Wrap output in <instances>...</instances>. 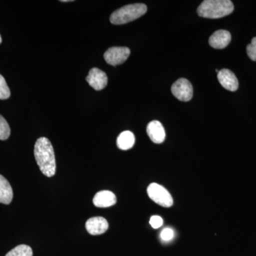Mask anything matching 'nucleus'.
<instances>
[{
	"label": "nucleus",
	"instance_id": "5",
	"mask_svg": "<svg viewBox=\"0 0 256 256\" xmlns=\"http://www.w3.org/2000/svg\"><path fill=\"white\" fill-rule=\"evenodd\" d=\"M172 92L178 100L188 102L193 96V87L188 79L180 78L173 84Z\"/></svg>",
	"mask_w": 256,
	"mask_h": 256
},
{
	"label": "nucleus",
	"instance_id": "20",
	"mask_svg": "<svg viewBox=\"0 0 256 256\" xmlns=\"http://www.w3.org/2000/svg\"><path fill=\"white\" fill-rule=\"evenodd\" d=\"M150 224L153 228H159L163 224V220L160 216H152L150 220Z\"/></svg>",
	"mask_w": 256,
	"mask_h": 256
},
{
	"label": "nucleus",
	"instance_id": "10",
	"mask_svg": "<svg viewBox=\"0 0 256 256\" xmlns=\"http://www.w3.org/2000/svg\"><path fill=\"white\" fill-rule=\"evenodd\" d=\"M146 132L151 140L156 144H161L166 138L164 128L161 122L158 120L152 121L148 124Z\"/></svg>",
	"mask_w": 256,
	"mask_h": 256
},
{
	"label": "nucleus",
	"instance_id": "21",
	"mask_svg": "<svg viewBox=\"0 0 256 256\" xmlns=\"http://www.w3.org/2000/svg\"><path fill=\"white\" fill-rule=\"evenodd\" d=\"M2 43V37H1V35H0V44Z\"/></svg>",
	"mask_w": 256,
	"mask_h": 256
},
{
	"label": "nucleus",
	"instance_id": "11",
	"mask_svg": "<svg viewBox=\"0 0 256 256\" xmlns=\"http://www.w3.org/2000/svg\"><path fill=\"white\" fill-rule=\"evenodd\" d=\"M232 40V35L226 30H218L210 36L208 43L210 46L217 50L226 48Z\"/></svg>",
	"mask_w": 256,
	"mask_h": 256
},
{
	"label": "nucleus",
	"instance_id": "14",
	"mask_svg": "<svg viewBox=\"0 0 256 256\" xmlns=\"http://www.w3.org/2000/svg\"><path fill=\"white\" fill-rule=\"evenodd\" d=\"M136 138L130 131H124L120 134L117 139V146L122 150H128L134 146Z\"/></svg>",
	"mask_w": 256,
	"mask_h": 256
},
{
	"label": "nucleus",
	"instance_id": "4",
	"mask_svg": "<svg viewBox=\"0 0 256 256\" xmlns=\"http://www.w3.org/2000/svg\"><path fill=\"white\" fill-rule=\"evenodd\" d=\"M148 194L153 202L165 208L173 205V198L169 192L156 183H152L148 186Z\"/></svg>",
	"mask_w": 256,
	"mask_h": 256
},
{
	"label": "nucleus",
	"instance_id": "8",
	"mask_svg": "<svg viewBox=\"0 0 256 256\" xmlns=\"http://www.w3.org/2000/svg\"><path fill=\"white\" fill-rule=\"evenodd\" d=\"M108 223L104 217L96 216L89 218L86 224V228L90 235H100L107 232Z\"/></svg>",
	"mask_w": 256,
	"mask_h": 256
},
{
	"label": "nucleus",
	"instance_id": "9",
	"mask_svg": "<svg viewBox=\"0 0 256 256\" xmlns=\"http://www.w3.org/2000/svg\"><path fill=\"white\" fill-rule=\"evenodd\" d=\"M220 85L230 92H236L238 88V80L235 74L228 69H222L218 73Z\"/></svg>",
	"mask_w": 256,
	"mask_h": 256
},
{
	"label": "nucleus",
	"instance_id": "19",
	"mask_svg": "<svg viewBox=\"0 0 256 256\" xmlns=\"http://www.w3.org/2000/svg\"><path fill=\"white\" fill-rule=\"evenodd\" d=\"M174 232L170 228H164L160 234V237L164 242H170L174 238Z\"/></svg>",
	"mask_w": 256,
	"mask_h": 256
},
{
	"label": "nucleus",
	"instance_id": "12",
	"mask_svg": "<svg viewBox=\"0 0 256 256\" xmlns=\"http://www.w3.org/2000/svg\"><path fill=\"white\" fill-rule=\"evenodd\" d=\"M116 202L117 198L114 194L108 190L98 192L92 200L94 204L98 208H108L114 206Z\"/></svg>",
	"mask_w": 256,
	"mask_h": 256
},
{
	"label": "nucleus",
	"instance_id": "17",
	"mask_svg": "<svg viewBox=\"0 0 256 256\" xmlns=\"http://www.w3.org/2000/svg\"><path fill=\"white\" fill-rule=\"evenodd\" d=\"M11 95L9 87L4 77L0 74V100L9 98Z\"/></svg>",
	"mask_w": 256,
	"mask_h": 256
},
{
	"label": "nucleus",
	"instance_id": "15",
	"mask_svg": "<svg viewBox=\"0 0 256 256\" xmlns=\"http://www.w3.org/2000/svg\"><path fill=\"white\" fill-rule=\"evenodd\" d=\"M5 256H33V252L31 247L22 244L15 247Z\"/></svg>",
	"mask_w": 256,
	"mask_h": 256
},
{
	"label": "nucleus",
	"instance_id": "16",
	"mask_svg": "<svg viewBox=\"0 0 256 256\" xmlns=\"http://www.w3.org/2000/svg\"><path fill=\"white\" fill-rule=\"evenodd\" d=\"M10 128L9 124L6 122L4 117L0 114V140H6L10 136Z\"/></svg>",
	"mask_w": 256,
	"mask_h": 256
},
{
	"label": "nucleus",
	"instance_id": "18",
	"mask_svg": "<svg viewBox=\"0 0 256 256\" xmlns=\"http://www.w3.org/2000/svg\"><path fill=\"white\" fill-rule=\"evenodd\" d=\"M246 50L249 58L254 62H256V37H254L252 43L248 45Z\"/></svg>",
	"mask_w": 256,
	"mask_h": 256
},
{
	"label": "nucleus",
	"instance_id": "6",
	"mask_svg": "<svg viewBox=\"0 0 256 256\" xmlns=\"http://www.w3.org/2000/svg\"><path fill=\"white\" fill-rule=\"evenodd\" d=\"M130 50L128 47H111L104 54V58L111 66L122 64L128 60Z\"/></svg>",
	"mask_w": 256,
	"mask_h": 256
},
{
	"label": "nucleus",
	"instance_id": "13",
	"mask_svg": "<svg viewBox=\"0 0 256 256\" xmlns=\"http://www.w3.org/2000/svg\"><path fill=\"white\" fill-rule=\"evenodd\" d=\"M13 191L9 182L0 174V203L10 204L12 201Z\"/></svg>",
	"mask_w": 256,
	"mask_h": 256
},
{
	"label": "nucleus",
	"instance_id": "7",
	"mask_svg": "<svg viewBox=\"0 0 256 256\" xmlns=\"http://www.w3.org/2000/svg\"><path fill=\"white\" fill-rule=\"evenodd\" d=\"M107 75L105 72L98 68H92L89 72L86 77V82L89 85L96 90H100L105 88L108 85Z\"/></svg>",
	"mask_w": 256,
	"mask_h": 256
},
{
	"label": "nucleus",
	"instance_id": "2",
	"mask_svg": "<svg viewBox=\"0 0 256 256\" xmlns=\"http://www.w3.org/2000/svg\"><path fill=\"white\" fill-rule=\"evenodd\" d=\"M234 10L230 0H205L198 6L197 13L202 18H220L232 14Z\"/></svg>",
	"mask_w": 256,
	"mask_h": 256
},
{
	"label": "nucleus",
	"instance_id": "3",
	"mask_svg": "<svg viewBox=\"0 0 256 256\" xmlns=\"http://www.w3.org/2000/svg\"><path fill=\"white\" fill-rule=\"evenodd\" d=\"M146 5L140 3L126 5L114 11L111 14L110 21L114 24H124L143 16L146 12Z\"/></svg>",
	"mask_w": 256,
	"mask_h": 256
},
{
	"label": "nucleus",
	"instance_id": "1",
	"mask_svg": "<svg viewBox=\"0 0 256 256\" xmlns=\"http://www.w3.org/2000/svg\"><path fill=\"white\" fill-rule=\"evenodd\" d=\"M34 156L42 172L48 178L54 176L56 171L54 150L46 138L37 140L34 146Z\"/></svg>",
	"mask_w": 256,
	"mask_h": 256
}]
</instances>
